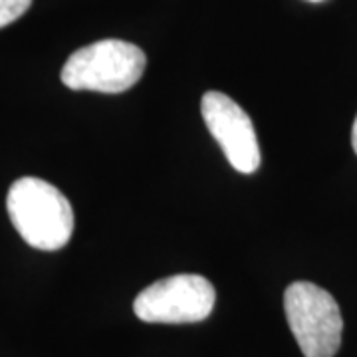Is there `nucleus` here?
<instances>
[{
	"label": "nucleus",
	"instance_id": "obj_7",
	"mask_svg": "<svg viewBox=\"0 0 357 357\" xmlns=\"http://www.w3.org/2000/svg\"><path fill=\"white\" fill-rule=\"evenodd\" d=\"M351 145H354V151L357 155V115L356 121H354V128H351Z\"/></svg>",
	"mask_w": 357,
	"mask_h": 357
},
{
	"label": "nucleus",
	"instance_id": "obj_1",
	"mask_svg": "<svg viewBox=\"0 0 357 357\" xmlns=\"http://www.w3.org/2000/svg\"><path fill=\"white\" fill-rule=\"evenodd\" d=\"M6 211L26 244L38 250H60L74 232V211L60 189L48 181L22 177L14 181Z\"/></svg>",
	"mask_w": 357,
	"mask_h": 357
},
{
	"label": "nucleus",
	"instance_id": "obj_4",
	"mask_svg": "<svg viewBox=\"0 0 357 357\" xmlns=\"http://www.w3.org/2000/svg\"><path fill=\"white\" fill-rule=\"evenodd\" d=\"M215 286L199 274H175L147 286L133 302V312L147 324H197L215 307Z\"/></svg>",
	"mask_w": 357,
	"mask_h": 357
},
{
	"label": "nucleus",
	"instance_id": "obj_2",
	"mask_svg": "<svg viewBox=\"0 0 357 357\" xmlns=\"http://www.w3.org/2000/svg\"><path fill=\"white\" fill-rule=\"evenodd\" d=\"M147 66L145 52L126 40H100L76 50L62 68L66 88L121 93L133 88Z\"/></svg>",
	"mask_w": 357,
	"mask_h": 357
},
{
	"label": "nucleus",
	"instance_id": "obj_3",
	"mask_svg": "<svg viewBox=\"0 0 357 357\" xmlns=\"http://www.w3.org/2000/svg\"><path fill=\"white\" fill-rule=\"evenodd\" d=\"M284 312L304 357L337 354L344 319L332 294L312 282H294L284 292Z\"/></svg>",
	"mask_w": 357,
	"mask_h": 357
},
{
	"label": "nucleus",
	"instance_id": "obj_6",
	"mask_svg": "<svg viewBox=\"0 0 357 357\" xmlns=\"http://www.w3.org/2000/svg\"><path fill=\"white\" fill-rule=\"evenodd\" d=\"M32 0H0V28L13 24L30 8Z\"/></svg>",
	"mask_w": 357,
	"mask_h": 357
},
{
	"label": "nucleus",
	"instance_id": "obj_8",
	"mask_svg": "<svg viewBox=\"0 0 357 357\" xmlns=\"http://www.w3.org/2000/svg\"><path fill=\"white\" fill-rule=\"evenodd\" d=\"M310 2H321V0H310Z\"/></svg>",
	"mask_w": 357,
	"mask_h": 357
},
{
	"label": "nucleus",
	"instance_id": "obj_5",
	"mask_svg": "<svg viewBox=\"0 0 357 357\" xmlns=\"http://www.w3.org/2000/svg\"><path fill=\"white\" fill-rule=\"evenodd\" d=\"M201 114L230 165L244 175L255 173L260 167V147L252 119L243 107L222 91H206Z\"/></svg>",
	"mask_w": 357,
	"mask_h": 357
}]
</instances>
